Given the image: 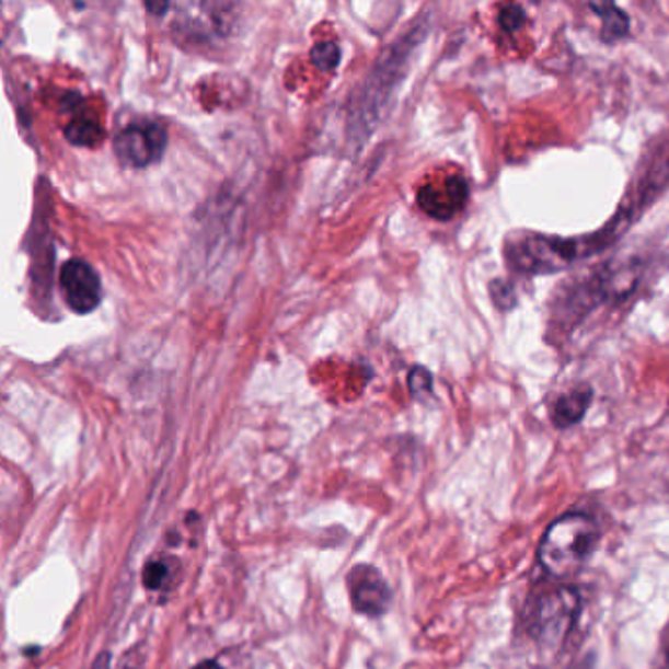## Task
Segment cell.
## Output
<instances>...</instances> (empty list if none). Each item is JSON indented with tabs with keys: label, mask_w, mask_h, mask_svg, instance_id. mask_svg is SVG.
Wrapping results in <instances>:
<instances>
[{
	"label": "cell",
	"mask_w": 669,
	"mask_h": 669,
	"mask_svg": "<svg viewBox=\"0 0 669 669\" xmlns=\"http://www.w3.org/2000/svg\"><path fill=\"white\" fill-rule=\"evenodd\" d=\"M111 660H113L111 651H103V654L96 658L93 669H111Z\"/></svg>",
	"instance_id": "cell-16"
},
{
	"label": "cell",
	"mask_w": 669,
	"mask_h": 669,
	"mask_svg": "<svg viewBox=\"0 0 669 669\" xmlns=\"http://www.w3.org/2000/svg\"><path fill=\"white\" fill-rule=\"evenodd\" d=\"M349 597L358 613L381 616L389 611L391 589L385 577L373 566H358L348 575Z\"/></svg>",
	"instance_id": "cell-7"
},
{
	"label": "cell",
	"mask_w": 669,
	"mask_h": 669,
	"mask_svg": "<svg viewBox=\"0 0 669 669\" xmlns=\"http://www.w3.org/2000/svg\"><path fill=\"white\" fill-rule=\"evenodd\" d=\"M489 292L493 304L500 309V311H510V309L517 307V292H515V287L509 281H505V279L491 281Z\"/></svg>",
	"instance_id": "cell-12"
},
{
	"label": "cell",
	"mask_w": 669,
	"mask_h": 669,
	"mask_svg": "<svg viewBox=\"0 0 669 669\" xmlns=\"http://www.w3.org/2000/svg\"><path fill=\"white\" fill-rule=\"evenodd\" d=\"M593 403V387L581 383L557 396L550 406V418L560 430H566L584 420L589 406Z\"/></svg>",
	"instance_id": "cell-8"
},
{
	"label": "cell",
	"mask_w": 669,
	"mask_h": 669,
	"mask_svg": "<svg viewBox=\"0 0 669 669\" xmlns=\"http://www.w3.org/2000/svg\"><path fill=\"white\" fill-rule=\"evenodd\" d=\"M668 669H669V660H668Z\"/></svg>",
	"instance_id": "cell-18"
},
{
	"label": "cell",
	"mask_w": 669,
	"mask_h": 669,
	"mask_svg": "<svg viewBox=\"0 0 669 669\" xmlns=\"http://www.w3.org/2000/svg\"><path fill=\"white\" fill-rule=\"evenodd\" d=\"M339 57H342V51L334 42H321L311 51L312 64L324 73L334 71L338 67Z\"/></svg>",
	"instance_id": "cell-11"
},
{
	"label": "cell",
	"mask_w": 669,
	"mask_h": 669,
	"mask_svg": "<svg viewBox=\"0 0 669 669\" xmlns=\"http://www.w3.org/2000/svg\"><path fill=\"white\" fill-rule=\"evenodd\" d=\"M168 148L165 126L153 120L128 124L114 138V151L128 168H148L161 160Z\"/></svg>",
	"instance_id": "cell-4"
},
{
	"label": "cell",
	"mask_w": 669,
	"mask_h": 669,
	"mask_svg": "<svg viewBox=\"0 0 669 669\" xmlns=\"http://www.w3.org/2000/svg\"><path fill=\"white\" fill-rule=\"evenodd\" d=\"M599 528L585 512H567L554 520L538 546V562L546 574L564 579L577 574L593 554Z\"/></svg>",
	"instance_id": "cell-2"
},
{
	"label": "cell",
	"mask_w": 669,
	"mask_h": 669,
	"mask_svg": "<svg viewBox=\"0 0 669 669\" xmlns=\"http://www.w3.org/2000/svg\"><path fill=\"white\" fill-rule=\"evenodd\" d=\"M168 574H170V569L165 564H161V562H150L146 569H143V585L150 589V591H155V589H160L163 581L168 579Z\"/></svg>",
	"instance_id": "cell-15"
},
{
	"label": "cell",
	"mask_w": 669,
	"mask_h": 669,
	"mask_svg": "<svg viewBox=\"0 0 669 669\" xmlns=\"http://www.w3.org/2000/svg\"><path fill=\"white\" fill-rule=\"evenodd\" d=\"M631 212H619L607 227L585 237L562 238L546 234H515L505 244V262L515 274H557L601 254L631 227Z\"/></svg>",
	"instance_id": "cell-1"
},
{
	"label": "cell",
	"mask_w": 669,
	"mask_h": 669,
	"mask_svg": "<svg viewBox=\"0 0 669 669\" xmlns=\"http://www.w3.org/2000/svg\"><path fill=\"white\" fill-rule=\"evenodd\" d=\"M527 24V12L519 4H507L499 12V26L505 32H517Z\"/></svg>",
	"instance_id": "cell-13"
},
{
	"label": "cell",
	"mask_w": 669,
	"mask_h": 669,
	"mask_svg": "<svg viewBox=\"0 0 669 669\" xmlns=\"http://www.w3.org/2000/svg\"><path fill=\"white\" fill-rule=\"evenodd\" d=\"M59 287L64 292L67 307L77 314H89L95 311L101 302V277L95 267L83 259H69L59 272Z\"/></svg>",
	"instance_id": "cell-5"
},
{
	"label": "cell",
	"mask_w": 669,
	"mask_h": 669,
	"mask_svg": "<svg viewBox=\"0 0 669 669\" xmlns=\"http://www.w3.org/2000/svg\"><path fill=\"white\" fill-rule=\"evenodd\" d=\"M103 124L89 111H77L71 123L66 126V138L73 146L91 148L103 140Z\"/></svg>",
	"instance_id": "cell-10"
},
{
	"label": "cell",
	"mask_w": 669,
	"mask_h": 669,
	"mask_svg": "<svg viewBox=\"0 0 669 669\" xmlns=\"http://www.w3.org/2000/svg\"><path fill=\"white\" fill-rule=\"evenodd\" d=\"M193 669H224V668H222V666H220L218 661L205 660V661H200V664H197V666H195V668Z\"/></svg>",
	"instance_id": "cell-17"
},
{
	"label": "cell",
	"mask_w": 669,
	"mask_h": 669,
	"mask_svg": "<svg viewBox=\"0 0 669 669\" xmlns=\"http://www.w3.org/2000/svg\"><path fill=\"white\" fill-rule=\"evenodd\" d=\"M408 389L415 396H425L432 393V373L423 366H416L408 373Z\"/></svg>",
	"instance_id": "cell-14"
},
{
	"label": "cell",
	"mask_w": 669,
	"mask_h": 669,
	"mask_svg": "<svg viewBox=\"0 0 669 669\" xmlns=\"http://www.w3.org/2000/svg\"><path fill=\"white\" fill-rule=\"evenodd\" d=\"M418 207L425 210L428 217L436 220H450L455 217L470 198V185L462 175H448L442 181L426 183L418 191Z\"/></svg>",
	"instance_id": "cell-6"
},
{
	"label": "cell",
	"mask_w": 669,
	"mask_h": 669,
	"mask_svg": "<svg viewBox=\"0 0 669 669\" xmlns=\"http://www.w3.org/2000/svg\"><path fill=\"white\" fill-rule=\"evenodd\" d=\"M591 10L603 24L601 26V39L604 44H616V42H621L628 36L631 19L621 7H616L614 2H601V4L593 2Z\"/></svg>",
	"instance_id": "cell-9"
},
{
	"label": "cell",
	"mask_w": 669,
	"mask_h": 669,
	"mask_svg": "<svg viewBox=\"0 0 669 669\" xmlns=\"http://www.w3.org/2000/svg\"><path fill=\"white\" fill-rule=\"evenodd\" d=\"M579 614V595L572 587L552 589L538 597L528 619V631L540 648H560Z\"/></svg>",
	"instance_id": "cell-3"
}]
</instances>
